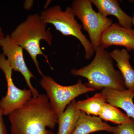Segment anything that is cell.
Segmentation results:
<instances>
[{"label":"cell","instance_id":"cell-19","mask_svg":"<svg viewBox=\"0 0 134 134\" xmlns=\"http://www.w3.org/2000/svg\"><path fill=\"white\" fill-rule=\"evenodd\" d=\"M5 34L3 33V31L1 27L0 26V38H3L5 37Z\"/></svg>","mask_w":134,"mask_h":134},{"label":"cell","instance_id":"cell-16","mask_svg":"<svg viewBox=\"0 0 134 134\" xmlns=\"http://www.w3.org/2000/svg\"><path fill=\"white\" fill-rule=\"evenodd\" d=\"M99 116L102 120L119 125L128 123L132 120V118L126 114L107 102L103 105Z\"/></svg>","mask_w":134,"mask_h":134},{"label":"cell","instance_id":"cell-14","mask_svg":"<svg viewBox=\"0 0 134 134\" xmlns=\"http://www.w3.org/2000/svg\"><path fill=\"white\" fill-rule=\"evenodd\" d=\"M75 99L71 101L64 111L58 116V130L57 134H71L76 126L80 111L76 107Z\"/></svg>","mask_w":134,"mask_h":134},{"label":"cell","instance_id":"cell-15","mask_svg":"<svg viewBox=\"0 0 134 134\" xmlns=\"http://www.w3.org/2000/svg\"><path fill=\"white\" fill-rule=\"evenodd\" d=\"M105 103V96L100 92L96 93L91 97L76 102V107L79 111H83L88 115L99 116L101 109Z\"/></svg>","mask_w":134,"mask_h":134},{"label":"cell","instance_id":"cell-9","mask_svg":"<svg viewBox=\"0 0 134 134\" xmlns=\"http://www.w3.org/2000/svg\"><path fill=\"white\" fill-rule=\"evenodd\" d=\"M112 46L124 47L128 52L134 51V29L113 23L101 34L99 46L105 49Z\"/></svg>","mask_w":134,"mask_h":134},{"label":"cell","instance_id":"cell-4","mask_svg":"<svg viewBox=\"0 0 134 134\" xmlns=\"http://www.w3.org/2000/svg\"><path fill=\"white\" fill-rule=\"evenodd\" d=\"M40 15L45 23L53 25L63 35L77 38L83 46L86 59H90L93 56L95 53L93 47L82 32V26L75 19V15L71 7H67L63 11L59 5H55L43 10Z\"/></svg>","mask_w":134,"mask_h":134},{"label":"cell","instance_id":"cell-6","mask_svg":"<svg viewBox=\"0 0 134 134\" xmlns=\"http://www.w3.org/2000/svg\"><path fill=\"white\" fill-rule=\"evenodd\" d=\"M71 7L76 16L81 22L83 30L88 32L95 52L99 47L103 31L113 24L111 19L93 9L91 0H75Z\"/></svg>","mask_w":134,"mask_h":134},{"label":"cell","instance_id":"cell-7","mask_svg":"<svg viewBox=\"0 0 134 134\" xmlns=\"http://www.w3.org/2000/svg\"><path fill=\"white\" fill-rule=\"evenodd\" d=\"M0 69L4 73L7 85V94L0 100V110L3 115H7L31 99L32 92L30 89L21 90L15 86L12 78L13 69L2 53L0 54Z\"/></svg>","mask_w":134,"mask_h":134},{"label":"cell","instance_id":"cell-20","mask_svg":"<svg viewBox=\"0 0 134 134\" xmlns=\"http://www.w3.org/2000/svg\"><path fill=\"white\" fill-rule=\"evenodd\" d=\"M132 22L133 26H134V14H133V16H132Z\"/></svg>","mask_w":134,"mask_h":134},{"label":"cell","instance_id":"cell-13","mask_svg":"<svg viewBox=\"0 0 134 134\" xmlns=\"http://www.w3.org/2000/svg\"><path fill=\"white\" fill-rule=\"evenodd\" d=\"M113 59L117 63L120 72L125 81L128 90L134 92V69L130 64V55L126 49L115 48L110 53Z\"/></svg>","mask_w":134,"mask_h":134},{"label":"cell","instance_id":"cell-10","mask_svg":"<svg viewBox=\"0 0 134 134\" xmlns=\"http://www.w3.org/2000/svg\"><path fill=\"white\" fill-rule=\"evenodd\" d=\"M117 126H113L102 121L99 117L91 116L80 111L76 126L71 134H90L99 131L114 133Z\"/></svg>","mask_w":134,"mask_h":134},{"label":"cell","instance_id":"cell-2","mask_svg":"<svg viewBox=\"0 0 134 134\" xmlns=\"http://www.w3.org/2000/svg\"><path fill=\"white\" fill-rule=\"evenodd\" d=\"M95 53L90 63L79 69H73L70 70L71 74L86 78L88 82L85 85L96 90L106 88L121 91L127 90L121 73L114 68L110 53L99 46Z\"/></svg>","mask_w":134,"mask_h":134},{"label":"cell","instance_id":"cell-17","mask_svg":"<svg viewBox=\"0 0 134 134\" xmlns=\"http://www.w3.org/2000/svg\"><path fill=\"white\" fill-rule=\"evenodd\" d=\"M113 134H134V119L128 123L119 125Z\"/></svg>","mask_w":134,"mask_h":134},{"label":"cell","instance_id":"cell-3","mask_svg":"<svg viewBox=\"0 0 134 134\" xmlns=\"http://www.w3.org/2000/svg\"><path fill=\"white\" fill-rule=\"evenodd\" d=\"M47 24L37 13L30 15L26 20L16 26L10 36L18 45L27 51L36 65L39 74L44 75L40 68L37 56L43 55L49 64L48 57L43 53L40 47L41 40L45 41L49 45H52L53 36Z\"/></svg>","mask_w":134,"mask_h":134},{"label":"cell","instance_id":"cell-5","mask_svg":"<svg viewBox=\"0 0 134 134\" xmlns=\"http://www.w3.org/2000/svg\"><path fill=\"white\" fill-rule=\"evenodd\" d=\"M40 84L46 92L51 108L58 116L77 97L96 91L83 84L81 79L75 84L65 86L57 83L51 77L44 75L40 80Z\"/></svg>","mask_w":134,"mask_h":134},{"label":"cell","instance_id":"cell-12","mask_svg":"<svg viewBox=\"0 0 134 134\" xmlns=\"http://www.w3.org/2000/svg\"><path fill=\"white\" fill-rule=\"evenodd\" d=\"M101 14L105 17L109 15L117 18L119 24L122 27L132 29V17L124 12L117 0H91Z\"/></svg>","mask_w":134,"mask_h":134},{"label":"cell","instance_id":"cell-18","mask_svg":"<svg viewBox=\"0 0 134 134\" xmlns=\"http://www.w3.org/2000/svg\"><path fill=\"white\" fill-rule=\"evenodd\" d=\"M3 114L0 110V134H8L7 130L3 119Z\"/></svg>","mask_w":134,"mask_h":134},{"label":"cell","instance_id":"cell-11","mask_svg":"<svg viewBox=\"0 0 134 134\" xmlns=\"http://www.w3.org/2000/svg\"><path fill=\"white\" fill-rule=\"evenodd\" d=\"M101 92L105 96L107 103L122 109L129 117L134 119V92L108 88L103 89Z\"/></svg>","mask_w":134,"mask_h":134},{"label":"cell","instance_id":"cell-8","mask_svg":"<svg viewBox=\"0 0 134 134\" xmlns=\"http://www.w3.org/2000/svg\"><path fill=\"white\" fill-rule=\"evenodd\" d=\"M0 47L3 55L7 57L10 66L13 70L20 72L24 77L29 89L31 91L32 97H36L39 95L38 91L32 86L31 80L35 76L29 69L25 61L23 48L18 45L7 34L0 38Z\"/></svg>","mask_w":134,"mask_h":134},{"label":"cell","instance_id":"cell-21","mask_svg":"<svg viewBox=\"0 0 134 134\" xmlns=\"http://www.w3.org/2000/svg\"><path fill=\"white\" fill-rule=\"evenodd\" d=\"M132 2H133L134 3V1H132Z\"/></svg>","mask_w":134,"mask_h":134},{"label":"cell","instance_id":"cell-1","mask_svg":"<svg viewBox=\"0 0 134 134\" xmlns=\"http://www.w3.org/2000/svg\"><path fill=\"white\" fill-rule=\"evenodd\" d=\"M11 134H54L58 116L45 94L32 97L22 107L8 115Z\"/></svg>","mask_w":134,"mask_h":134}]
</instances>
